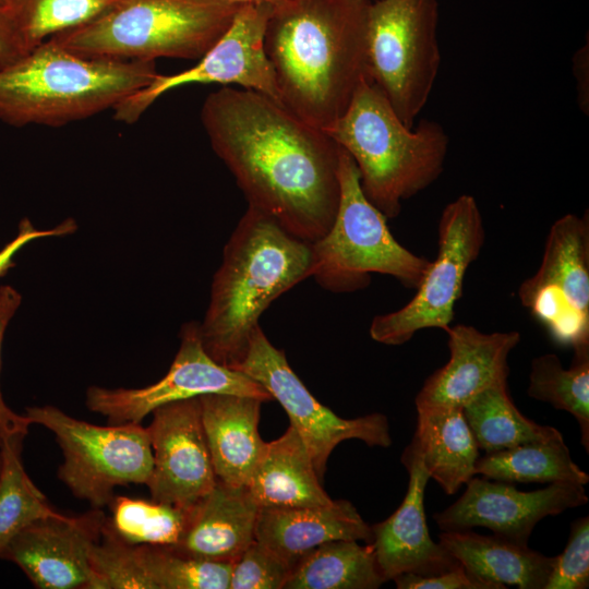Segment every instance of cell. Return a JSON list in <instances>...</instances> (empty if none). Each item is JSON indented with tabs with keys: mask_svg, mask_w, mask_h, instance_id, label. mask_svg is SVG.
<instances>
[{
	"mask_svg": "<svg viewBox=\"0 0 589 589\" xmlns=\"http://www.w3.org/2000/svg\"><path fill=\"white\" fill-rule=\"evenodd\" d=\"M137 546L154 589H229L232 563L200 560L167 546Z\"/></svg>",
	"mask_w": 589,
	"mask_h": 589,
	"instance_id": "d6a6232c",
	"label": "cell"
},
{
	"mask_svg": "<svg viewBox=\"0 0 589 589\" xmlns=\"http://www.w3.org/2000/svg\"><path fill=\"white\" fill-rule=\"evenodd\" d=\"M76 230L77 224L75 219L71 217L52 228L44 230L36 229L33 223L27 217H24L19 223L17 235L15 238L0 250V278L5 276L8 272L16 265L14 261L15 255L31 241L47 237L72 235Z\"/></svg>",
	"mask_w": 589,
	"mask_h": 589,
	"instance_id": "f35d334b",
	"label": "cell"
},
{
	"mask_svg": "<svg viewBox=\"0 0 589 589\" xmlns=\"http://www.w3.org/2000/svg\"><path fill=\"white\" fill-rule=\"evenodd\" d=\"M118 0H16L12 14L27 51L96 19Z\"/></svg>",
	"mask_w": 589,
	"mask_h": 589,
	"instance_id": "1f68e13d",
	"label": "cell"
},
{
	"mask_svg": "<svg viewBox=\"0 0 589 589\" xmlns=\"http://www.w3.org/2000/svg\"><path fill=\"white\" fill-rule=\"evenodd\" d=\"M445 332L449 360L425 380L414 400L417 410L462 408L482 390L507 382L508 356L520 341L517 330L483 333L457 324Z\"/></svg>",
	"mask_w": 589,
	"mask_h": 589,
	"instance_id": "ac0fdd59",
	"label": "cell"
},
{
	"mask_svg": "<svg viewBox=\"0 0 589 589\" xmlns=\"http://www.w3.org/2000/svg\"><path fill=\"white\" fill-rule=\"evenodd\" d=\"M437 0H377L368 8V77L409 127L428 103L437 77Z\"/></svg>",
	"mask_w": 589,
	"mask_h": 589,
	"instance_id": "ba28073f",
	"label": "cell"
},
{
	"mask_svg": "<svg viewBox=\"0 0 589 589\" xmlns=\"http://www.w3.org/2000/svg\"><path fill=\"white\" fill-rule=\"evenodd\" d=\"M180 347L166 375L142 388H105L91 386L86 406L104 416L108 424L140 423L156 408L206 394H233L255 397L263 402L271 394L252 377L216 362L205 351L199 322L191 321L180 329Z\"/></svg>",
	"mask_w": 589,
	"mask_h": 589,
	"instance_id": "5bb4252c",
	"label": "cell"
},
{
	"mask_svg": "<svg viewBox=\"0 0 589 589\" xmlns=\"http://www.w3.org/2000/svg\"><path fill=\"white\" fill-rule=\"evenodd\" d=\"M233 369L260 383L283 406L290 425L305 444L321 480L328 457L342 441L354 438L369 446L381 447L392 444L384 414L344 419L316 400L290 368L285 352L268 340L260 325L253 330L243 358Z\"/></svg>",
	"mask_w": 589,
	"mask_h": 589,
	"instance_id": "7c38bea8",
	"label": "cell"
},
{
	"mask_svg": "<svg viewBox=\"0 0 589 589\" xmlns=\"http://www.w3.org/2000/svg\"><path fill=\"white\" fill-rule=\"evenodd\" d=\"M410 444L419 453L430 479L453 495L476 476L480 448L461 408L417 410Z\"/></svg>",
	"mask_w": 589,
	"mask_h": 589,
	"instance_id": "d4e9b609",
	"label": "cell"
},
{
	"mask_svg": "<svg viewBox=\"0 0 589 589\" xmlns=\"http://www.w3.org/2000/svg\"><path fill=\"white\" fill-rule=\"evenodd\" d=\"M94 589H154L142 565L139 546L122 540L108 517L91 551Z\"/></svg>",
	"mask_w": 589,
	"mask_h": 589,
	"instance_id": "836d02e7",
	"label": "cell"
},
{
	"mask_svg": "<svg viewBox=\"0 0 589 589\" xmlns=\"http://www.w3.org/2000/svg\"><path fill=\"white\" fill-rule=\"evenodd\" d=\"M15 1L16 0H0V8L7 9L12 12Z\"/></svg>",
	"mask_w": 589,
	"mask_h": 589,
	"instance_id": "7bdbcfd3",
	"label": "cell"
},
{
	"mask_svg": "<svg viewBox=\"0 0 589 589\" xmlns=\"http://www.w3.org/2000/svg\"><path fill=\"white\" fill-rule=\"evenodd\" d=\"M589 587V517L573 521L564 551L554 565L544 589H586Z\"/></svg>",
	"mask_w": 589,
	"mask_h": 589,
	"instance_id": "d590c367",
	"label": "cell"
},
{
	"mask_svg": "<svg viewBox=\"0 0 589 589\" xmlns=\"http://www.w3.org/2000/svg\"><path fill=\"white\" fill-rule=\"evenodd\" d=\"M370 0H288L273 5L264 48L281 104L325 130L348 108L368 77L365 29Z\"/></svg>",
	"mask_w": 589,
	"mask_h": 589,
	"instance_id": "7a4b0ae2",
	"label": "cell"
},
{
	"mask_svg": "<svg viewBox=\"0 0 589 589\" xmlns=\"http://www.w3.org/2000/svg\"><path fill=\"white\" fill-rule=\"evenodd\" d=\"M201 121L249 206L311 243L329 229L340 147L323 130L266 95L228 86L205 98Z\"/></svg>",
	"mask_w": 589,
	"mask_h": 589,
	"instance_id": "6da1fadb",
	"label": "cell"
},
{
	"mask_svg": "<svg viewBox=\"0 0 589 589\" xmlns=\"http://www.w3.org/2000/svg\"><path fill=\"white\" fill-rule=\"evenodd\" d=\"M25 436L2 440L0 472V558L10 541L34 520L55 515L45 494L34 484L22 464Z\"/></svg>",
	"mask_w": 589,
	"mask_h": 589,
	"instance_id": "f546056e",
	"label": "cell"
},
{
	"mask_svg": "<svg viewBox=\"0 0 589 589\" xmlns=\"http://www.w3.org/2000/svg\"><path fill=\"white\" fill-rule=\"evenodd\" d=\"M147 426L153 468L152 500L190 508L217 483L203 431L199 397L156 408Z\"/></svg>",
	"mask_w": 589,
	"mask_h": 589,
	"instance_id": "2e32d148",
	"label": "cell"
},
{
	"mask_svg": "<svg viewBox=\"0 0 589 589\" xmlns=\"http://www.w3.org/2000/svg\"><path fill=\"white\" fill-rule=\"evenodd\" d=\"M398 589H496L471 575L460 563L432 575L405 573L393 579Z\"/></svg>",
	"mask_w": 589,
	"mask_h": 589,
	"instance_id": "74e56055",
	"label": "cell"
},
{
	"mask_svg": "<svg viewBox=\"0 0 589 589\" xmlns=\"http://www.w3.org/2000/svg\"><path fill=\"white\" fill-rule=\"evenodd\" d=\"M240 7L223 0H118L91 22L51 38L88 58L200 59Z\"/></svg>",
	"mask_w": 589,
	"mask_h": 589,
	"instance_id": "8992f818",
	"label": "cell"
},
{
	"mask_svg": "<svg viewBox=\"0 0 589 589\" xmlns=\"http://www.w3.org/2000/svg\"><path fill=\"white\" fill-rule=\"evenodd\" d=\"M108 521L125 542L134 545L173 546L180 539L188 508L129 496H113Z\"/></svg>",
	"mask_w": 589,
	"mask_h": 589,
	"instance_id": "4dcf8cb0",
	"label": "cell"
},
{
	"mask_svg": "<svg viewBox=\"0 0 589 589\" xmlns=\"http://www.w3.org/2000/svg\"><path fill=\"white\" fill-rule=\"evenodd\" d=\"M476 474L508 483H575L589 476L573 459L563 436L486 453L476 465Z\"/></svg>",
	"mask_w": 589,
	"mask_h": 589,
	"instance_id": "4316f807",
	"label": "cell"
},
{
	"mask_svg": "<svg viewBox=\"0 0 589 589\" xmlns=\"http://www.w3.org/2000/svg\"><path fill=\"white\" fill-rule=\"evenodd\" d=\"M22 296L13 287L5 285L0 287V372H1V347L5 328L21 305ZM31 425L25 416H20L11 410L1 393L0 388V436L1 440L22 435L25 436Z\"/></svg>",
	"mask_w": 589,
	"mask_h": 589,
	"instance_id": "8d00e7d4",
	"label": "cell"
},
{
	"mask_svg": "<svg viewBox=\"0 0 589 589\" xmlns=\"http://www.w3.org/2000/svg\"><path fill=\"white\" fill-rule=\"evenodd\" d=\"M324 132L350 155L364 195L386 218L397 217L402 202L437 180L449 145L436 121L421 120L414 129L405 124L369 79Z\"/></svg>",
	"mask_w": 589,
	"mask_h": 589,
	"instance_id": "5b68a950",
	"label": "cell"
},
{
	"mask_svg": "<svg viewBox=\"0 0 589 589\" xmlns=\"http://www.w3.org/2000/svg\"><path fill=\"white\" fill-rule=\"evenodd\" d=\"M524 308L560 345L589 344V216L566 214L546 237L538 271L518 289Z\"/></svg>",
	"mask_w": 589,
	"mask_h": 589,
	"instance_id": "8fae6325",
	"label": "cell"
},
{
	"mask_svg": "<svg viewBox=\"0 0 589 589\" xmlns=\"http://www.w3.org/2000/svg\"><path fill=\"white\" fill-rule=\"evenodd\" d=\"M573 73L576 81L577 103L584 113L589 111V46L580 47L573 57Z\"/></svg>",
	"mask_w": 589,
	"mask_h": 589,
	"instance_id": "60d3db41",
	"label": "cell"
},
{
	"mask_svg": "<svg viewBox=\"0 0 589 589\" xmlns=\"http://www.w3.org/2000/svg\"><path fill=\"white\" fill-rule=\"evenodd\" d=\"M311 242L249 206L227 241L214 275L202 345L219 364L233 369L271 303L311 277Z\"/></svg>",
	"mask_w": 589,
	"mask_h": 589,
	"instance_id": "3957f363",
	"label": "cell"
},
{
	"mask_svg": "<svg viewBox=\"0 0 589 589\" xmlns=\"http://www.w3.org/2000/svg\"><path fill=\"white\" fill-rule=\"evenodd\" d=\"M291 569L288 563L254 541L232 563L229 589H280Z\"/></svg>",
	"mask_w": 589,
	"mask_h": 589,
	"instance_id": "e575fe53",
	"label": "cell"
},
{
	"mask_svg": "<svg viewBox=\"0 0 589 589\" xmlns=\"http://www.w3.org/2000/svg\"><path fill=\"white\" fill-rule=\"evenodd\" d=\"M437 233V255L416 294L399 310L372 320L369 332L373 340L399 346L421 329L446 330L452 325L465 275L481 253L485 239L476 199L462 194L448 203L441 214Z\"/></svg>",
	"mask_w": 589,
	"mask_h": 589,
	"instance_id": "30bf717a",
	"label": "cell"
},
{
	"mask_svg": "<svg viewBox=\"0 0 589 589\" xmlns=\"http://www.w3.org/2000/svg\"><path fill=\"white\" fill-rule=\"evenodd\" d=\"M1 467H2V440L0 436V472H1Z\"/></svg>",
	"mask_w": 589,
	"mask_h": 589,
	"instance_id": "ee69618b",
	"label": "cell"
},
{
	"mask_svg": "<svg viewBox=\"0 0 589 589\" xmlns=\"http://www.w3.org/2000/svg\"><path fill=\"white\" fill-rule=\"evenodd\" d=\"M362 540L371 543L372 528L346 500L306 507H260L255 541L293 566L323 543Z\"/></svg>",
	"mask_w": 589,
	"mask_h": 589,
	"instance_id": "ffe728a7",
	"label": "cell"
},
{
	"mask_svg": "<svg viewBox=\"0 0 589 589\" xmlns=\"http://www.w3.org/2000/svg\"><path fill=\"white\" fill-rule=\"evenodd\" d=\"M247 488L260 507L321 506L333 501L292 425L280 437L266 443Z\"/></svg>",
	"mask_w": 589,
	"mask_h": 589,
	"instance_id": "cb8c5ba5",
	"label": "cell"
},
{
	"mask_svg": "<svg viewBox=\"0 0 589 589\" xmlns=\"http://www.w3.org/2000/svg\"><path fill=\"white\" fill-rule=\"evenodd\" d=\"M271 9L268 4L241 5L227 31L196 65L172 75L158 74L147 86L115 106L113 118L134 123L160 96L190 84H236L281 103L264 48Z\"/></svg>",
	"mask_w": 589,
	"mask_h": 589,
	"instance_id": "4fadbf2b",
	"label": "cell"
},
{
	"mask_svg": "<svg viewBox=\"0 0 589 589\" xmlns=\"http://www.w3.org/2000/svg\"><path fill=\"white\" fill-rule=\"evenodd\" d=\"M372 543L356 540L323 543L291 569L287 589H375L386 582Z\"/></svg>",
	"mask_w": 589,
	"mask_h": 589,
	"instance_id": "484cf974",
	"label": "cell"
},
{
	"mask_svg": "<svg viewBox=\"0 0 589 589\" xmlns=\"http://www.w3.org/2000/svg\"><path fill=\"white\" fill-rule=\"evenodd\" d=\"M106 517L91 508L77 516L58 512L38 518L10 541L1 558L17 565L39 589H94L91 551Z\"/></svg>",
	"mask_w": 589,
	"mask_h": 589,
	"instance_id": "e0dca14e",
	"label": "cell"
},
{
	"mask_svg": "<svg viewBox=\"0 0 589 589\" xmlns=\"http://www.w3.org/2000/svg\"><path fill=\"white\" fill-rule=\"evenodd\" d=\"M24 416L55 434L63 456L58 478L92 508L108 506L116 486L147 483L153 453L140 423L97 425L53 406L27 407Z\"/></svg>",
	"mask_w": 589,
	"mask_h": 589,
	"instance_id": "9c48e42d",
	"label": "cell"
},
{
	"mask_svg": "<svg viewBox=\"0 0 589 589\" xmlns=\"http://www.w3.org/2000/svg\"><path fill=\"white\" fill-rule=\"evenodd\" d=\"M158 74L156 61L83 57L50 38L0 68V120L67 125L113 109Z\"/></svg>",
	"mask_w": 589,
	"mask_h": 589,
	"instance_id": "277c9868",
	"label": "cell"
},
{
	"mask_svg": "<svg viewBox=\"0 0 589 589\" xmlns=\"http://www.w3.org/2000/svg\"><path fill=\"white\" fill-rule=\"evenodd\" d=\"M461 409L485 454L563 436L554 426L540 425L525 417L514 405L507 382L482 390Z\"/></svg>",
	"mask_w": 589,
	"mask_h": 589,
	"instance_id": "83f0119b",
	"label": "cell"
},
{
	"mask_svg": "<svg viewBox=\"0 0 589 589\" xmlns=\"http://www.w3.org/2000/svg\"><path fill=\"white\" fill-rule=\"evenodd\" d=\"M27 52L11 11L0 8V68Z\"/></svg>",
	"mask_w": 589,
	"mask_h": 589,
	"instance_id": "ab89813d",
	"label": "cell"
},
{
	"mask_svg": "<svg viewBox=\"0 0 589 589\" xmlns=\"http://www.w3.org/2000/svg\"><path fill=\"white\" fill-rule=\"evenodd\" d=\"M338 208L329 229L311 243V277L324 289L353 292L369 286L372 274L388 275L417 289L431 261L402 247L387 218L366 199L358 168L339 152Z\"/></svg>",
	"mask_w": 589,
	"mask_h": 589,
	"instance_id": "52a82bcc",
	"label": "cell"
},
{
	"mask_svg": "<svg viewBox=\"0 0 589 589\" xmlns=\"http://www.w3.org/2000/svg\"><path fill=\"white\" fill-rule=\"evenodd\" d=\"M438 542L471 575L496 589H544L554 565V556H545L528 544L471 529L443 531Z\"/></svg>",
	"mask_w": 589,
	"mask_h": 589,
	"instance_id": "603a6c76",
	"label": "cell"
},
{
	"mask_svg": "<svg viewBox=\"0 0 589 589\" xmlns=\"http://www.w3.org/2000/svg\"><path fill=\"white\" fill-rule=\"evenodd\" d=\"M587 502L580 484L550 483L544 489L525 492L508 482L473 476L462 495L444 510L433 514V519L443 531L484 527L493 534L528 544L541 519Z\"/></svg>",
	"mask_w": 589,
	"mask_h": 589,
	"instance_id": "9a60e30c",
	"label": "cell"
},
{
	"mask_svg": "<svg viewBox=\"0 0 589 589\" xmlns=\"http://www.w3.org/2000/svg\"><path fill=\"white\" fill-rule=\"evenodd\" d=\"M574 358L564 369L554 353L531 361L529 397L569 412L578 422L581 445L589 453V344L573 347Z\"/></svg>",
	"mask_w": 589,
	"mask_h": 589,
	"instance_id": "f1b7e54d",
	"label": "cell"
},
{
	"mask_svg": "<svg viewBox=\"0 0 589 589\" xmlns=\"http://www.w3.org/2000/svg\"><path fill=\"white\" fill-rule=\"evenodd\" d=\"M199 402L217 480L232 486L247 485L266 447L259 433L263 401L233 394H206L199 396Z\"/></svg>",
	"mask_w": 589,
	"mask_h": 589,
	"instance_id": "7402d4cb",
	"label": "cell"
},
{
	"mask_svg": "<svg viewBox=\"0 0 589 589\" xmlns=\"http://www.w3.org/2000/svg\"><path fill=\"white\" fill-rule=\"evenodd\" d=\"M401 462L409 474L406 495L387 519L371 526V543L386 580L405 573L437 574L458 564L430 536L424 513V493L430 476L411 444L405 448Z\"/></svg>",
	"mask_w": 589,
	"mask_h": 589,
	"instance_id": "d6986e66",
	"label": "cell"
},
{
	"mask_svg": "<svg viewBox=\"0 0 589 589\" xmlns=\"http://www.w3.org/2000/svg\"><path fill=\"white\" fill-rule=\"evenodd\" d=\"M226 2L243 5V4H268V5H276L278 3H281L284 1L288 0H223Z\"/></svg>",
	"mask_w": 589,
	"mask_h": 589,
	"instance_id": "b9f144b4",
	"label": "cell"
},
{
	"mask_svg": "<svg viewBox=\"0 0 589 589\" xmlns=\"http://www.w3.org/2000/svg\"><path fill=\"white\" fill-rule=\"evenodd\" d=\"M259 509L247 485L217 480L209 493L188 508L184 530L170 549L200 560L233 563L255 541Z\"/></svg>",
	"mask_w": 589,
	"mask_h": 589,
	"instance_id": "44dd1931",
	"label": "cell"
}]
</instances>
